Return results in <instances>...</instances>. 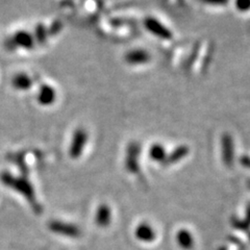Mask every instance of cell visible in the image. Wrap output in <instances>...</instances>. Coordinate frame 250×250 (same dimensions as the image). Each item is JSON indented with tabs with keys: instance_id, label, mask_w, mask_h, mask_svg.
<instances>
[{
	"instance_id": "obj_1",
	"label": "cell",
	"mask_w": 250,
	"mask_h": 250,
	"mask_svg": "<svg viewBox=\"0 0 250 250\" xmlns=\"http://www.w3.org/2000/svg\"><path fill=\"white\" fill-rule=\"evenodd\" d=\"M141 147L137 142H132L127 147L126 158H125V167L131 172V173H138L139 172V154Z\"/></svg>"
},
{
	"instance_id": "obj_2",
	"label": "cell",
	"mask_w": 250,
	"mask_h": 250,
	"mask_svg": "<svg viewBox=\"0 0 250 250\" xmlns=\"http://www.w3.org/2000/svg\"><path fill=\"white\" fill-rule=\"evenodd\" d=\"M221 149H222V160L228 167H231L234 160V143L232 137L228 134H224L221 139Z\"/></svg>"
},
{
	"instance_id": "obj_3",
	"label": "cell",
	"mask_w": 250,
	"mask_h": 250,
	"mask_svg": "<svg viewBox=\"0 0 250 250\" xmlns=\"http://www.w3.org/2000/svg\"><path fill=\"white\" fill-rule=\"evenodd\" d=\"M145 27L147 28V30H149L152 35L163 39V40H170L172 38L171 31L166 26H164L159 20H156L154 18H147L145 20Z\"/></svg>"
},
{
	"instance_id": "obj_4",
	"label": "cell",
	"mask_w": 250,
	"mask_h": 250,
	"mask_svg": "<svg viewBox=\"0 0 250 250\" xmlns=\"http://www.w3.org/2000/svg\"><path fill=\"white\" fill-rule=\"evenodd\" d=\"M125 61L129 65H142L150 61V54L145 49H134L125 54Z\"/></svg>"
},
{
	"instance_id": "obj_5",
	"label": "cell",
	"mask_w": 250,
	"mask_h": 250,
	"mask_svg": "<svg viewBox=\"0 0 250 250\" xmlns=\"http://www.w3.org/2000/svg\"><path fill=\"white\" fill-rule=\"evenodd\" d=\"M136 237L138 240L145 242V243H150V242L155 239L156 234L155 230L150 224L143 222L139 224V226L136 229Z\"/></svg>"
},
{
	"instance_id": "obj_6",
	"label": "cell",
	"mask_w": 250,
	"mask_h": 250,
	"mask_svg": "<svg viewBox=\"0 0 250 250\" xmlns=\"http://www.w3.org/2000/svg\"><path fill=\"white\" fill-rule=\"evenodd\" d=\"M87 140H88V135L85 130L83 129H78L75 131V135L73 138V143L71 146V154L73 156H78L87 143Z\"/></svg>"
},
{
	"instance_id": "obj_7",
	"label": "cell",
	"mask_w": 250,
	"mask_h": 250,
	"mask_svg": "<svg viewBox=\"0 0 250 250\" xmlns=\"http://www.w3.org/2000/svg\"><path fill=\"white\" fill-rule=\"evenodd\" d=\"M188 153H189V147H187L186 145L178 146L176 149H174L169 155L166 156L165 161L163 162V165L164 166L173 165V164H176L184 158H186Z\"/></svg>"
},
{
	"instance_id": "obj_8",
	"label": "cell",
	"mask_w": 250,
	"mask_h": 250,
	"mask_svg": "<svg viewBox=\"0 0 250 250\" xmlns=\"http://www.w3.org/2000/svg\"><path fill=\"white\" fill-rule=\"evenodd\" d=\"M97 224L101 228H106L112 221V210L111 208L106 205H103L98 208L96 215Z\"/></svg>"
},
{
	"instance_id": "obj_9",
	"label": "cell",
	"mask_w": 250,
	"mask_h": 250,
	"mask_svg": "<svg viewBox=\"0 0 250 250\" xmlns=\"http://www.w3.org/2000/svg\"><path fill=\"white\" fill-rule=\"evenodd\" d=\"M176 240L178 245L186 250H190L194 247V238L192 233L187 229L178 230Z\"/></svg>"
},
{
	"instance_id": "obj_10",
	"label": "cell",
	"mask_w": 250,
	"mask_h": 250,
	"mask_svg": "<svg viewBox=\"0 0 250 250\" xmlns=\"http://www.w3.org/2000/svg\"><path fill=\"white\" fill-rule=\"evenodd\" d=\"M149 156L154 162H164L166 159L167 153L165 147L161 144H153L149 149Z\"/></svg>"
},
{
	"instance_id": "obj_11",
	"label": "cell",
	"mask_w": 250,
	"mask_h": 250,
	"mask_svg": "<svg viewBox=\"0 0 250 250\" xmlns=\"http://www.w3.org/2000/svg\"><path fill=\"white\" fill-rule=\"evenodd\" d=\"M231 223L234 228L238 229L247 230L250 228V205L247 208L246 218L244 219V220H241V219H238V218H233L231 220Z\"/></svg>"
},
{
	"instance_id": "obj_12",
	"label": "cell",
	"mask_w": 250,
	"mask_h": 250,
	"mask_svg": "<svg viewBox=\"0 0 250 250\" xmlns=\"http://www.w3.org/2000/svg\"><path fill=\"white\" fill-rule=\"evenodd\" d=\"M236 6L240 12L250 11V0H236Z\"/></svg>"
},
{
	"instance_id": "obj_13",
	"label": "cell",
	"mask_w": 250,
	"mask_h": 250,
	"mask_svg": "<svg viewBox=\"0 0 250 250\" xmlns=\"http://www.w3.org/2000/svg\"><path fill=\"white\" fill-rule=\"evenodd\" d=\"M201 1L210 5H225L229 3V0H201Z\"/></svg>"
},
{
	"instance_id": "obj_14",
	"label": "cell",
	"mask_w": 250,
	"mask_h": 250,
	"mask_svg": "<svg viewBox=\"0 0 250 250\" xmlns=\"http://www.w3.org/2000/svg\"><path fill=\"white\" fill-rule=\"evenodd\" d=\"M240 163H241V165H243L245 168L250 169V156H247V155L241 156Z\"/></svg>"
},
{
	"instance_id": "obj_15",
	"label": "cell",
	"mask_w": 250,
	"mask_h": 250,
	"mask_svg": "<svg viewBox=\"0 0 250 250\" xmlns=\"http://www.w3.org/2000/svg\"><path fill=\"white\" fill-rule=\"evenodd\" d=\"M248 187L250 188V182H248Z\"/></svg>"
}]
</instances>
